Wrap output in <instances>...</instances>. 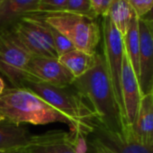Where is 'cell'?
I'll return each mask as SVG.
<instances>
[{"mask_svg":"<svg viewBox=\"0 0 153 153\" xmlns=\"http://www.w3.org/2000/svg\"><path fill=\"white\" fill-rule=\"evenodd\" d=\"M82 98L89 101L97 120L105 128L123 133L124 121L115 98L103 54H96L94 66L71 84Z\"/></svg>","mask_w":153,"mask_h":153,"instance_id":"1","label":"cell"},{"mask_svg":"<svg viewBox=\"0 0 153 153\" xmlns=\"http://www.w3.org/2000/svg\"><path fill=\"white\" fill-rule=\"evenodd\" d=\"M0 120L17 125L61 123L67 124L72 132L80 133L79 128L70 118L25 88L5 89L0 96Z\"/></svg>","mask_w":153,"mask_h":153,"instance_id":"2","label":"cell"},{"mask_svg":"<svg viewBox=\"0 0 153 153\" xmlns=\"http://www.w3.org/2000/svg\"><path fill=\"white\" fill-rule=\"evenodd\" d=\"M35 95L42 98L50 105L70 118L79 128L83 135H89L92 131L91 121L97 115L90 106H88L83 98L69 87L61 88L42 81H30L24 85Z\"/></svg>","mask_w":153,"mask_h":153,"instance_id":"3","label":"cell"},{"mask_svg":"<svg viewBox=\"0 0 153 153\" xmlns=\"http://www.w3.org/2000/svg\"><path fill=\"white\" fill-rule=\"evenodd\" d=\"M66 36L75 49L90 55L97 53L101 30L97 18L70 12L34 14Z\"/></svg>","mask_w":153,"mask_h":153,"instance_id":"4","label":"cell"},{"mask_svg":"<svg viewBox=\"0 0 153 153\" xmlns=\"http://www.w3.org/2000/svg\"><path fill=\"white\" fill-rule=\"evenodd\" d=\"M32 58L10 29L0 31V71L15 88H23L25 83L37 80L28 70Z\"/></svg>","mask_w":153,"mask_h":153,"instance_id":"5","label":"cell"},{"mask_svg":"<svg viewBox=\"0 0 153 153\" xmlns=\"http://www.w3.org/2000/svg\"><path fill=\"white\" fill-rule=\"evenodd\" d=\"M8 29L33 57L59 59L49 25L38 16H23Z\"/></svg>","mask_w":153,"mask_h":153,"instance_id":"6","label":"cell"},{"mask_svg":"<svg viewBox=\"0 0 153 153\" xmlns=\"http://www.w3.org/2000/svg\"><path fill=\"white\" fill-rule=\"evenodd\" d=\"M103 40H104V57L105 59L108 74L112 82L116 101L118 103L121 114L124 121L125 127V114L122 97V69L123 59L124 54L123 37L115 27L108 16H103L102 23ZM124 129V128H123Z\"/></svg>","mask_w":153,"mask_h":153,"instance_id":"7","label":"cell"},{"mask_svg":"<svg viewBox=\"0 0 153 153\" xmlns=\"http://www.w3.org/2000/svg\"><path fill=\"white\" fill-rule=\"evenodd\" d=\"M62 133L63 131H52L42 134H33L25 127L0 120V151L26 149L55 140Z\"/></svg>","mask_w":153,"mask_h":153,"instance_id":"8","label":"cell"},{"mask_svg":"<svg viewBox=\"0 0 153 153\" xmlns=\"http://www.w3.org/2000/svg\"><path fill=\"white\" fill-rule=\"evenodd\" d=\"M28 70L38 81L61 88L70 87L75 79L74 76L58 59L33 57L28 64Z\"/></svg>","mask_w":153,"mask_h":153,"instance_id":"9","label":"cell"},{"mask_svg":"<svg viewBox=\"0 0 153 153\" xmlns=\"http://www.w3.org/2000/svg\"><path fill=\"white\" fill-rule=\"evenodd\" d=\"M121 87L125 114V127L123 129L124 131L125 129L130 128L133 125L142 97L138 79L131 68L125 51L123 59Z\"/></svg>","mask_w":153,"mask_h":153,"instance_id":"10","label":"cell"},{"mask_svg":"<svg viewBox=\"0 0 153 153\" xmlns=\"http://www.w3.org/2000/svg\"><path fill=\"white\" fill-rule=\"evenodd\" d=\"M140 34V72L139 86L141 96L153 91V37L149 26L139 17Z\"/></svg>","mask_w":153,"mask_h":153,"instance_id":"11","label":"cell"},{"mask_svg":"<svg viewBox=\"0 0 153 153\" xmlns=\"http://www.w3.org/2000/svg\"><path fill=\"white\" fill-rule=\"evenodd\" d=\"M126 139L135 140L144 146H153V97L143 96L133 125L122 133Z\"/></svg>","mask_w":153,"mask_h":153,"instance_id":"12","label":"cell"},{"mask_svg":"<svg viewBox=\"0 0 153 153\" xmlns=\"http://www.w3.org/2000/svg\"><path fill=\"white\" fill-rule=\"evenodd\" d=\"M89 135L97 139L114 153H153V146H144L135 140L126 139L122 133L105 128L97 119L91 121Z\"/></svg>","mask_w":153,"mask_h":153,"instance_id":"13","label":"cell"},{"mask_svg":"<svg viewBox=\"0 0 153 153\" xmlns=\"http://www.w3.org/2000/svg\"><path fill=\"white\" fill-rule=\"evenodd\" d=\"M40 0H2L0 4V31L10 28L16 21L37 11Z\"/></svg>","mask_w":153,"mask_h":153,"instance_id":"14","label":"cell"},{"mask_svg":"<svg viewBox=\"0 0 153 153\" xmlns=\"http://www.w3.org/2000/svg\"><path fill=\"white\" fill-rule=\"evenodd\" d=\"M124 51L128 57V59L131 65V68L137 76L139 78L140 72V34H139V16L136 13L133 14L128 30L123 36Z\"/></svg>","mask_w":153,"mask_h":153,"instance_id":"15","label":"cell"},{"mask_svg":"<svg viewBox=\"0 0 153 153\" xmlns=\"http://www.w3.org/2000/svg\"><path fill=\"white\" fill-rule=\"evenodd\" d=\"M96 54L90 55L75 49L59 57L58 59L69 70V72L76 79L84 75L94 66L96 62Z\"/></svg>","mask_w":153,"mask_h":153,"instance_id":"16","label":"cell"},{"mask_svg":"<svg viewBox=\"0 0 153 153\" xmlns=\"http://www.w3.org/2000/svg\"><path fill=\"white\" fill-rule=\"evenodd\" d=\"M26 150L27 153H79L76 145V134L65 131L55 140L31 146Z\"/></svg>","mask_w":153,"mask_h":153,"instance_id":"17","label":"cell"},{"mask_svg":"<svg viewBox=\"0 0 153 153\" xmlns=\"http://www.w3.org/2000/svg\"><path fill=\"white\" fill-rule=\"evenodd\" d=\"M134 13L135 11L128 0H112L106 16H108L123 37Z\"/></svg>","mask_w":153,"mask_h":153,"instance_id":"18","label":"cell"},{"mask_svg":"<svg viewBox=\"0 0 153 153\" xmlns=\"http://www.w3.org/2000/svg\"><path fill=\"white\" fill-rule=\"evenodd\" d=\"M49 29H50L51 35L53 39L54 46H55V49L59 57L75 50L74 45L70 42V41L66 36H64L62 33H60L58 30H56L50 25H49Z\"/></svg>","mask_w":153,"mask_h":153,"instance_id":"19","label":"cell"},{"mask_svg":"<svg viewBox=\"0 0 153 153\" xmlns=\"http://www.w3.org/2000/svg\"><path fill=\"white\" fill-rule=\"evenodd\" d=\"M66 11L97 18L92 9L90 0H68Z\"/></svg>","mask_w":153,"mask_h":153,"instance_id":"20","label":"cell"},{"mask_svg":"<svg viewBox=\"0 0 153 153\" xmlns=\"http://www.w3.org/2000/svg\"><path fill=\"white\" fill-rule=\"evenodd\" d=\"M67 4L68 0H40L36 13L49 14L64 12L67 9Z\"/></svg>","mask_w":153,"mask_h":153,"instance_id":"21","label":"cell"},{"mask_svg":"<svg viewBox=\"0 0 153 153\" xmlns=\"http://www.w3.org/2000/svg\"><path fill=\"white\" fill-rule=\"evenodd\" d=\"M139 17L148 13L153 6V0H128Z\"/></svg>","mask_w":153,"mask_h":153,"instance_id":"22","label":"cell"},{"mask_svg":"<svg viewBox=\"0 0 153 153\" xmlns=\"http://www.w3.org/2000/svg\"><path fill=\"white\" fill-rule=\"evenodd\" d=\"M92 9L97 16H105L107 14L109 6L112 2V0H90Z\"/></svg>","mask_w":153,"mask_h":153,"instance_id":"23","label":"cell"},{"mask_svg":"<svg viewBox=\"0 0 153 153\" xmlns=\"http://www.w3.org/2000/svg\"><path fill=\"white\" fill-rule=\"evenodd\" d=\"M88 142L92 149V153H114L113 150L108 149L101 141H99L97 139L94 137H91Z\"/></svg>","mask_w":153,"mask_h":153,"instance_id":"24","label":"cell"},{"mask_svg":"<svg viewBox=\"0 0 153 153\" xmlns=\"http://www.w3.org/2000/svg\"><path fill=\"white\" fill-rule=\"evenodd\" d=\"M140 19L142 20L145 23H151V22H153V6L150 8V10L148 13H146L143 16L140 17Z\"/></svg>","mask_w":153,"mask_h":153,"instance_id":"25","label":"cell"},{"mask_svg":"<svg viewBox=\"0 0 153 153\" xmlns=\"http://www.w3.org/2000/svg\"><path fill=\"white\" fill-rule=\"evenodd\" d=\"M0 153H27L26 149H16V150H9V151H0Z\"/></svg>","mask_w":153,"mask_h":153,"instance_id":"26","label":"cell"},{"mask_svg":"<svg viewBox=\"0 0 153 153\" xmlns=\"http://www.w3.org/2000/svg\"><path fill=\"white\" fill-rule=\"evenodd\" d=\"M6 86H5V82L4 80L2 79V78H0V96H1L3 94V92L5 91V88Z\"/></svg>","mask_w":153,"mask_h":153,"instance_id":"27","label":"cell"},{"mask_svg":"<svg viewBox=\"0 0 153 153\" xmlns=\"http://www.w3.org/2000/svg\"><path fill=\"white\" fill-rule=\"evenodd\" d=\"M146 24H147V25L149 26V31H150V33H151V34H152V37H153V22H151V23H146Z\"/></svg>","mask_w":153,"mask_h":153,"instance_id":"28","label":"cell"},{"mask_svg":"<svg viewBox=\"0 0 153 153\" xmlns=\"http://www.w3.org/2000/svg\"><path fill=\"white\" fill-rule=\"evenodd\" d=\"M1 2H2V0H0V4H1Z\"/></svg>","mask_w":153,"mask_h":153,"instance_id":"29","label":"cell"},{"mask_svg":"<svg viewBox=\"0 0 153 153\" xmlns=\"http://www.w3.org/2000/svg\"><path fill=\"white\" fill-rule=\"evenodd\" d=\"M152 97H153V91H152Z\"/></svg>","mask_w":153,"mask_h":153,"instance_id":"30","label":"cell"}]
</instances>
